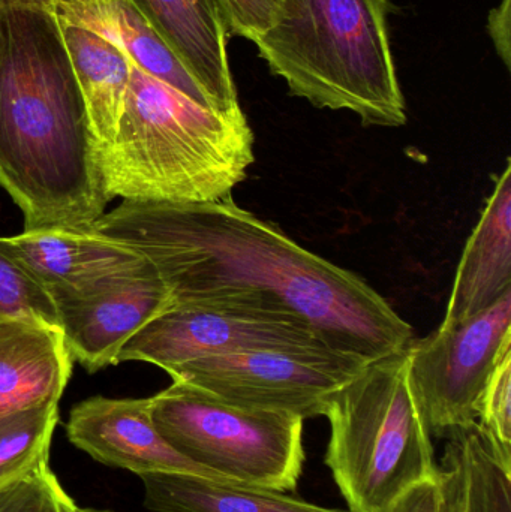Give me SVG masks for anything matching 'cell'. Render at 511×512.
<instances>
[{"instance_id": "1", "label": "cell", "mask_w": 511, "mask_h": 512, "mask_svg": "<svg viewBox=\"0 0 511 512\" xmlns=\"http://www.w3.org/2000/svg\"><path fill=\"white\" fill-rule=\"evenodd\" d=\"M90 230L146 258L171 304L296 322L333 351L368 361L413 342V327L366 280L302 248L231 195L123 201Z\"/></svg>"}, {"instance_id": "2", "label": "cell", "mask_w": 511, "mask_h": 512, "mask_svg": "<svg viewBox=\"0 0 511 512\" xmlns=\"http://www.w3.org/2000/svg\"><path fill=\"white\" fill-rule=\"evenodd\" d=\"M0 186L24 231L89 230L108 200L99 144L48 0L0 5Z\"/></svg>"}, {"instance_id": "3", "label": "cell", "mask_w": 511, "mask_h": 512, "mask_svg": "<svg viewBox=\"0 0 511 512\" xmlns=\"http://www.w3.org/2000/svg\"><path fill=\"white\" fill-rule=\"evenodd\" d=\"M248 120L201 107L132 63L116 137L99 150L105 197L144 203H212L254 164Z\"/></svg>"}, {"instance_id": "4", "label": "cell", "mask_w": 511, "mask_h": 512, "mask_svg": "<svg viewBox=\"0 0 511 512\" xmlns=\"http://www.w3.org/2000/svg\"><path fill=\"white\" fill-rule=\"evenodd\" d=\"M254 44L291 96L351 111L365 126L407 123L387 0H278L272 26Z\"/></svg>"}, {"instance_id": "5", "label": "cell", "mask_w": 511, "mask_h": 512, "mask_svg": "<svg viewBox=\"0 0 511 512\" xmlns=\"http://www.w3.org/2000/svg\"><path fill=\"white\" fill-rule=\"evenodd\" d=\"M324 463L348 512H387L405 492L440 474L434 444L408 379V346L369 361L327 397Z\"/></svg>"}, {"instance_id": "6", "label": "cell", "mask_w": 511, "mask_h": 512, "mask_svg": "<svg viewBox=\"0 0 511 512\" xmlns=\"http://www.w3.org/2000/svg\"><path fill=\"white\" fill-rule=\"evenodd\" d=\"M150 412L174 450L228 483L282 493L299 486L305 420L297 415L231 405L177 381L150 397Z\"/></svg>"}, {"instance_id": "7", "label": "cell", "mask_w": 511, "mask_h": 512, "mask_svg": "<svg viewBox=\"0 0 511 512\" xmlns=\"http://www.w3.org/2000/svg\"><path fill=\"white\" fill-rule=\"evenodd\" d=\"M511 349V291L479 315L408 345V379L429 435L447 438L479 420L486 382Z\"/></svg>"}, {"instance_id": "8", "label": "cell", "mask_w": 511, "mask_h": 512, "mask_svg": "<svg viewBox=\"0 0 511 512\" xmlns=\"http://www.w3.org/2000/svg\"><path fill=\"white\" fill-rule=\"evenodd\" d=\"M368 363L332 349H275L201 358L168 375L231 405L308 420L323 415L327 397Z\"/></svg>"}, {"instance_id": "9", "label": "cell", "mask_w": 511, "mask_h": 512, "mask_svg": "<svg viewBox=\"0 0 511 512\" xmlns=\"http://www.w3.org/2000/svg\"><path fill=\"white\" fill-rule=\"evenodd\" d=\"M275 349L330 348L296 322L171 304L123 345L117 363L146 361L170 373L201 358Z\"/></svg>"}, {"instance_id": "10", "label": "cell", "mask_w": 511, "mask_h": 512, "mask_svg": "<svg viewBox=\"0 0 511 512\" xmlns=\"http://www.w3.org/2000/svg\"><path fill=\"white\" fill-rule=\"evenodd\" d=\"M72 360L90 373L116 366L120 349L171 306L158 273L126 277L84 294L50 295Z\"/></svg>"}, {"instance_id": "11", "label": "cell", "mask_w": 511, "mask_h": 512, "mask_svg": "<svg viewBox=\"0 0 511 512\" xmlns=\"http://www.w3.org/2000/svg\"><path fill=\"white\" fill-rule=\"evenodd\" d=\"M0 254L14 261L48 295L84 294L126 277L156 273L146 258L90 228H51L0 237Z\"/></svg>"}, {"instance_id": "12", "label": "cell", "mask_w": 511, "mask_h": 512, "mask_svg": "<svg viewBox=\"0 0 511 512\" xmlns=\"http://www.w3.org/2000/svg\"><path fill=\"white\" fill-rule=\"evenodd\" d=\"M69 442L96 462L146 474H189L224 481L174 450L152 420L149 399L92 397L72 408L66 423Z\"/></svg>"}, {"instance_id": "13", "label": "cell", "mask_w": 511, "mask_h": 512, "mask_svg": "<svg viewBox=\"0 0 511 512\" xmlns=\"http://www.w3.org/2000/svg\"><path fill=\"white\" fill-rule=\"evenodd\" d=\"M189 74L203 87L219 116L248 120L240 108L228 62L227 27L212 0H132Z\"/></svg>"}, {"instance_id": "14", "label": "cell", "mask_w": 511, "mask_h": 512, "mask_svg": "<svg viewBox=\"0 0 511 512\" xmlns=\"http://www.w3.org/2000/svg\"><path fill=\"white\" fill-rule=\"evenodd\" d=\"M511 291V162L495 179L467 240L441 328L461 324Z\"/></svg>"}, {"instance_id": "15", "label": "cell", "mask_w": 511, "mask_h": 512, "mask_svg": "<svg viewBox=\"0 0 511 512\" xmlns=\"http://www.w3.org/2000/svg\"><path fill=\"white\" fill-rule=\"evenodd\" d=\"M72 357L56 325L0 319V417L59 403Z\"/></svg>"}, {"instance_id": "16", "label": "cell", "mask_w": 511, "mask_h": 512, "mask_svg": "<svg viewBox=\"0 0 511 512\" xmlns=\"http://www.w3.org/2000/svg\"><path fill=\"white\" fill-rule=\"evenodd\" d=\"M48 5L57 20L78 24L104 36L125 51L141 71L173 87L201 107L215 111L203 87L189 74L132 0H48Z\"/></svg>"}, {"instance_id": "17", "label": "cell", "mask_w": 511, "mask_h": 512, "mask_svg": "<svg viewBox=\"0 0 511 512\" xmlns=\"http://www.w3.org/2000/svg\"><path fill=\"white\" fill-rule=\"evenodd\" d=\"M57 21L86 101L99 150L104 149L116 137L131 80L132 62L125 51L104 36L69 21Z\"/></svg>"}, {"instance_id": "18", "label": "cell", "mask_w": 511, "mask_h": 512, "mask_svg": "<svg viewBox=\"0 0 511 512\" xmlns=\"http://www.w3.org/2000/svg\"><path fill=\"white\" fill-rule=\"evenodd\" d=\"M144 505L155 512H348L287 493L224 483L189 474L141 475Z\"/></svg>"}, {"instance_id": "19", "label": "cell", "mask_w": 511, "mask_h": 512, "mask_svg": "<svg viewBox=\"0 0 511 512\" xmlns=\"http://www.w3.org/2000/svg\"><path fill=\"white\" fill-rule=\"evenodd\" d=\"M59 403L0 417V487L48 465Z\"/></svg>"}, {"instance_id": "20", "label": "cell", "mask_w": 511, "mask_h": 512, "mask_svg": "<svg viewBox=\"0 0 511 512\" xmlns=\"http://www.w3.org/2000/svg\"><path fill=\"white\" fill-rule=\"evenodd\" d=\"M32 318L59 327L50 295L14 261L0 254V319Z\"/></svg>"}, {"instance_id": "21", "label": "cell", "mask_w": 511, "mask_h": 512, "mask_svg": "<svg viewBox=\"0 0 511 512\" xmlns=\"http://www.w3.org/2000/svg\"><path fill=\"white\" fill-rule=\"evenodd\" d=\"M0 512H78V507L44 465L0 487Z\"/></svg>"}, {"instance_id": "22", "label": "cell", "mask_w": 511, "mask_h": 512, "mask_svg": "<svg viewBox=\"0 0 511 512\" xmlns=\"http://www.w3.org/2000/svg\"><path fill=\"white\" fill-rule=\"evenodd\" d=\"M477 421L504 451L511 453V349L501 355L486 382Z\"/></svg>"}, {"instance_id": "23", "label": "cell", "mask_w": 511, "mask_h": 512, "mask_svg": "<svg viewBox=\"0 0 511 512\" xmlns=\"http://www.w3.org/2000/svg\"><path fill=\"white\" fill-rule=\"evenodd\" d=\"M218 8L228 36L254 42L272 26L278 0H212Z\"/></svg>"}, {"instance_id": "24", "label": "cell", "mask_w": 511, "mask_h": 512, "mask_svg": "<svg viewBox=\"0 0 511 512\" xmlns=\"http://www.w3.org/2000/svg\"><path fill=\"white\" fill-rule=\"evenodd\" d=\"M444 456L441 459V481H443V511L471 512L468 496L467 462L464 444L458 430L447 436Z\"/></svg>"}, {"instance_id": "25", "label": "cell", "mask_w": 511, "mask_h": 512, "mask_svg": "<svg viewBox=\"0 0 511 512\" xmlns=\"http://www.w3.org/2000/svg\"><path fill=\"white\" fill-rule=\"evenodd\" d=\"M443 511V481L441 472L411 487L387 512H441Z\"/></svg>"}, {"instance_id": "26", "label": "cell", "mask_w": 511, "mask_h": 512, "mask_svg": "<svg viewBox=\"0 0 511 512\" xmlns=\"http://www.w3.org/2000/svg\"><path fill=\"white\" fill-rule=\"evenodd\" d=\"M488 35L507 69L511 68V0H501L488 17Z\"/></svg>"}, {"instance_id": "27", "label": "cell", "mask_w": 511, "mask_h": 512, "mask_svg": "<svg viewBox=\"0 0 511 512\" xmlns=\"http://www.w3.org/2000/svg\"><path fill=\"white\" fill-rule=\"evenodd\" d=\"M78 512H113V511L93 510V508H78Z\"/></svg>"}, {"instance_id": "28", "label": "cell", "mask_w": 511, "mask_h": 512, "mask_svg": "<svg viewBox=\"0 0 511 512\" xmlns=\"http://www.w3.org/2000/svg\"><path fill=\"white\" fill-rule=\"evenodd\" d=\"M0 5H2V0H0Z\"/></svg>"}]
</instances>
